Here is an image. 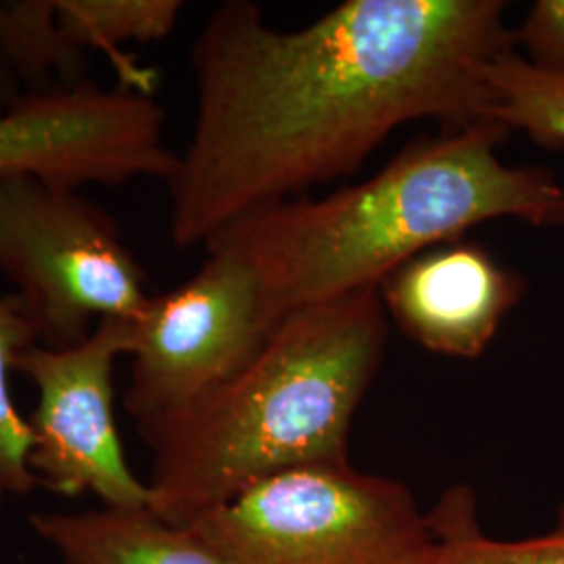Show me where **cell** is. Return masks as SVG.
I'll return each instance as SVG.
<instances>
[{
  "instance_id": "cell-12",
  "label": "cell",
  "mask_w": 564,
  "mask_h": 564,
  "mask_svg": "<svg viewBox=\"0 0 564 564\" xmlns=\"http://www.w3.org/2000/svg\"><path fill=\"white\" fill-rule=\"evenodd\" d=\"M426 521L433 533L429 564H564V502L542 535L496 540L481 531L475 491L454 485L426 512Z\"/></svg>"
},
{
  "instance_id": "cell-14",
  "label": "cell",
  "mask_w": 564,
  "mask_h": 564,
  "mask_svg": "<svg viewBox=\"0 0 564 564\" xmlns=\"http://www.w3.org/2000/svg\"><path fill=\"white\" fill-rule=\"evenodd\" d=\"M491 120L521 130L542 149H564V74L542 69L512 48L491 63Z\"/></svg>"
},
{
  "instance_id": "cell-10",
  "label": "cell",
  "mask_w": 564,
  "mask_h": 564,
  "mask_svg": "<svg viewBox=\"0 0 564 564\" xmlns=\"http://www.w3.org/2000/svg\"><path fill=\"white\" fill-rule=\"evenodd\" d=\"M32 529L63 564H226L193 524H170L151 508L36 512Z\"/></svg>"
},
{
  "instance_id": "cell-6",
  "label": "cell",
  "mask_w": 564,
  "mask_h": 564,
  "mask_svg": "<svg viewBox=\"0 0 564 564\" xmlns=\"http://www.w3.org/2000/svg\"><path fill=\"white\" fill-rule=\"evenodd\" d=\"M205 251L202 268L153 295L134 323L123 408L139 433L239 375L281 324L251 263L228 249Z\"/></svg>"
},
{
  "instance_id": "cell-18",
  "label": "cell",
  "mask_w": 564,
  "mask_h": 564,
  "mask_svg": "<svg viewBox=\"0 0 564 564\" xmlns=\"http://www.w3.org/2000/svg\"><path fill=\"white\" fill-rule=\"evenodd\" d=\"M4 496H7V494H4V491H2V489H0V505H2V500H4Z\"/></svg>"
},
{
  "instance_id": "cell-8",
  "label": "cell",
  "mask_w": 564,
  "mask_h": 564,
  "mask_svg": "<svg viewBox=\"0 0 564 564\" xmlns=\"http://www.w3.org/2000/svg\"><path fill=\"white\" fill-rule=\"evenodd\" d=\"M163 123L153 95L120 84L25 95L0 118V181L34 176L72 188L165 182L178 153L167 147Z\"/></svg>"
},
{
  "instance_id": "cell-4",
  "label": "cell",
  "mask_w": 564,
  "mask_h": 564,
  "mask_svg": "<svg viewBox=\"0 0 564 564\" xmlns=\"http://www.w3.org/2000/svg\"><path fill=\"white\" fill-rule=\"evenodd\" d=\"M193 527L226 564H429L433 552L412 491L349 458L281 470Z\"/></svg>"
},
{
  "instance_id": "cell-1",
  "label": "cell",
  "mask_w": 564,
  "mask_h": 564,
  "mask_svg": "<svg viewBox=\"0 0 564 564\" xmlns=\"http://www.w3.org/2000/svg\"><path fill=\"white\" fill-rule=\"evenodd\" d=\"M505 0H345L297 30L226 0L191 48L197 111L165 181L193 249L251 212L358 174L410 121L491 120L489 67L514 48Z\"/></svg>"
},
{
  "instance_id": "cell-2",
  "label": "cell",
  "mask_w": 564,
  "mask_h": 564,
  "mask_svg": "<svg viewBox=\"0 0 564 564\" xmlns=\"http://www.w3.org/2000/svg\"><path fill=\"white\" fill-rule=\"evenodd\" d=\"M510 134L498 121L424 134L370 178L251 212L203 249H228L251 263L282 321L307 305L379 289L424 249L485 223L564 228V182L540 165H508L500 147Z\"/></svg>"
},
{
  "instance_id": "cell-16",
  "label": "cell",
  "mask_w": 564,
  "mask_h": 564,
  "mask_svg": "<svg viewBox=\"0 0 564 564\" xmlns=\"http://www.w3.org/2000/svg\"><path fill=\"white\" fill-rule=\"evenodd\" d=\"M512 32L524 59L564 74V0H535Z\"/></svg>"
},
{
  "instance_id": "cell-9",
  "label": "cell",
  "mask_w": 564,
  "mask_h": 564,
  "mask_svg": "<svg viewBox=\"0 0 564 564\" xmlns=\"http://www.w3.org/2000/svg\"><path fill=\"white\" fill-rule=\"evenodd\" d=\"M387 318L431 354L477 360L527 293L523 274L468 237L424 249L379 284Z\"/></svg>"
},
{
  "instance_id": "cell-3",
  "label": "cell",
  "mask_w": 564,
  "mask_h": 564,
  "mask_svg": "<svg viewBox=\"0 0 564 564\" xmlns=\"http://www.w3.org/2000/svg\"><path fill=\"white\" fill-rule=\"evenodd\" d=\"M387 335L377 286L284 316L239 375L142 431L153 452L149 508L186 527L281 470L349 458Z\"/></svg>"
},
{
  "instance_id": "cell-11",
  "label": "cell",
  "mask_w": 564,
  "mask_h": 564,
  "mask_svg": "<svg viewBox=\"0 0 564 564\" xmlns=\"http://www.w3.org/2000/svg\"><path fill=\"white\" fill-rule=\"evenodd\" d=\"M63 34L82 53L101 51L120 74V86L153 95L155 74L130 59L123 42L167 39L184 11L181 0H55Z\"/></svg>"
},
{
  "instance_id": "cell-13",
  "label": "cell",
  "mask_w": 564,
  "mask_h": 564,
  "mask_svg": "<svg viewBox=\"0 0 564 564\" xmlns=\"http://www.w3.org/2000/svg\"><path fill=\"white\" fill-rule=\"evenodd\" d=\"M0 59L28 95L84 84L86 53L61 30L55 0L0 2Z\"/></svg>"
},
{
  "instance_id": "cell-17",
  "label": "cell",
  "mask_w": 564,
  "mask_h": 564,
  "mask_svg": "<svg viewBox=\"0 0 564 564\" xmlns=\"http://www.w3.org/2000/svg\"><path fill=\"white\" fill-rule=\"evenodd\" d=\"M28 93L23 90L21 82L15 74L7 67V63L0 59V118L7 116Z\"/></svg>"
},
{
  "instance_id": "cell-15",
  "label": "cell",
  "mask_w": 564,
  "mask_h": 564,
  "mask_svg": "<svg viewBox=\"0 0 564 564\" xmlns=\"http://www.w3.org/2000/svg\"><path fill=\"white\" fill-rule=\"evenodd\" d=\"M36 345H41V337L20 295L0 297V489L11 496H28L41 485L30 470V424L21 416L9 389L13 364Z\"/></svg>"
},
{
  "instance_id": "cell-5",
  "label": "cell",
  "mask_w": 564,
  "mask_h": 564,
  "mask_svg": "<svg viewBox=\"0 0 564 564\" xmlns=\"http://www.w3.org/2000/svg\"><path fill=\"white\" fill-rule=\"evenodd\" d=\"M0 272L48 349L80 345L101 321L137 323L153 297L118 220L34 176L0 181Z\"/></svg>"
},
{
  "instance_id": "cell-7",
  "label": "cell",
  "mask_w": 564,
  "mask_h": 564,
  "mask_svg": "<svg viewBox=\"0 0 564 564\" xmlns=\"http://www.w3.org/2000/svg\"><path fill=\"white\" fill-rule=\"evenodd\" d=\"M137 324L101 321L74 347H30L13 364L39 391L28 419L30 470L61 496L93 491L105 508H149V485L128 466L113 412V364L130 356Z\"/></svg>"
}]
</instances>
